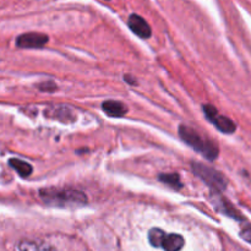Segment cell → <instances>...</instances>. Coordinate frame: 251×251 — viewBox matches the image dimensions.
I'll list each match as a JSON object with an SVG mask.
<instances>
[{"mask_svg": "<svg viewBox=\"0 0 251 251\" xmlns=\"http://www.w3.org/2000/svg\"><path fill=\"white\" fill-rule=\"evenodd\" d=\"M179 136L191 149L202 154L207 161H215L218 157L220 150H218L217 145L213 144L212 141H210L206 137L203 139L193 127L188 126V125H180L179 126Z\"/></svg>", "mask_w": 251, "mask_h": 251, "instance_id": "cell-2", "label": "cell"}, {"mask_svg": "<svg viewBox=\"0 0 251 251\" xmlns=\"http://www.w3.org/2000/svg\"><path fill=\"white\" fill-rule=\"evenodd\" d=\"M159 180L162 183L167 184L168 186H171L172 189H176V190H180L183 188V183L180 180V176L176 173H162L159 174Z\"/></svg>", "mask_w": 251, "mask_h": 251, "instance_id": "cell-13", "label": "cell"}, {"mask_svg": "<svg viewBox=\"0 0 251 251\" xmlns=\"http://www.w3.org/2000/svg\"><path fill=\"white\" fill-rule=\"evenodd\" d=\"M124 80L126 81V82H129L130 85H135V83H137L136 80H135V78H132L131 75H125Z\"/></svg>", "mask_w": 251, "mask_h": 251, "instance_id": "cell-16", "label": "cell"}, {"mask_svg": "<svg viewBox=\"0 0 251 251\" xmlns=\"http://www.w3.org/2000/svg\"><path fill=\"white\" fill-rule=\"evenodd\" d=\"M37 88L39 91H43V92H54V91L58 90V86L53 81H43V82L37 85Z\"/></svg>", "mask_w": 251, "mask_h": 251, "instance_id": "cell-14", "label": "cell"}, {"mask_svg": "<svg viewBox=\"0 0 251 251\" xmlns=\"http://www.w3.org/2000/svg\"><path fill=\"white\" fill-rule=\"evenodd\" d=\"M191 171L203 183L207 184L215 193H221V191L226 190V188H227V178L221 172L212 168V167L205 166L200 162H191Z\"/></svg>", "mask_w": 251, "mask_h": 251, "instance_id": "cell-3", "label": "cell"}, {"mask_svg": "<svg viewBox=\"0 0 251 251\" xmlns=\"http://www.w3.org/2000/svg\"><path fill=\"white\" fill-rule=\"evenodd\" d=\"M240 235H242L243 239L247 240L248 243H250V244H251V230L250 229L243 230V232L240 233Z\"/></svg>", "mask_w": 251, "mask_h": 251, "instance_id": "cell-15", "label": "cell"}, {"mask_svg": "<svg viewBox=\"0 0 251 251\" xmlns=\"http://www.w3.org/2000/svg\"><path fill=\"white\" fill-rule=\"evenodd\" d=\"M39 198L46 205L58 208H77L88 202L85 193L74 188H43L39 190Z\"/></svg>", "mask_w": 251, "mask_h": 251, "instance_id": "cell-1", "label": "cell"}, {"mask_svg": "<svg viewBox=\"0 0 251 251\" xmlns=\"http://www.w3.org/2000/svg\"><path fill=\"white\" fill-rule=\"evenodd\" d=\"M127 26H129V28L131 29L136 36H139L140 38L142 39L150 38L152 34L151 26H150L149 22H147L144 17L140 16V15H130L129 19H127Z\"/></svg>", "mask_w": 251, "mask_h": 251, "instance_id": "cell-8", "label": "cell"}, {"mask_svg": "<svg viewBox=\"0 0 251 251\" xmlns=\"http://www.w3.org/2000/svg\"><path fill=\"white\" fill-rule=\"evenodd\" d=\"M202 109L208 122L212 123L221 132L228 135L234 134L235 130H237V125H235V123L232 119H229L226 115H221L218 110L211 104H203Z\"/></svg>", "mask_w": 251, "mask_h": 251, "instance_id": "cell-5", "label": "cell"}, {"mask_svg": "<svg viewBox=\"0 0 251 251\" xmlns=\"http://www.w3.org/2000/svg\"><path fill=\"white\" fill-rule=\"evenodd\" d=\"M9 164L20 176H22V178H27V176H31L32 172H33V168H32L31 164L27 163V162L25 161H21V159L19 158H11L9 161Z\"/></svg>", "mask_w": 251, "mask_h": 251, "instance_id": "cell-12", "label": "cell"}, {"mask_svg": "<svg viewBox=\"0 0 251 251\" xmlns=\"http://www.w3.org/2000/svg\"><path fill=\"white\" fill-rule=\"evenodd\" d=\"M102 109L110 118H122L127 113L126 105L119 100H104L102 103Z\"/></svg>", "mask_w": 251, "mask_h": 251, "instance_id": "cell-10", "label": "cell"}, {"mask_svg": "<svg viewBox=\"0 0 251 251\" xmlns=\"http://www.w3.org/2000/svg\"><path fill=\"white\" fill-rule=\"evenodd\" d=\"M19 251H56L50 244H47L43 242H37V240H21L17 244Z\"/></svg>", "mask_w": 251, "mask_h": 251, "instance_id": "cell-11", "label": "cell"}, {"mask_svg": "<svg viewBox=\"0 0 251 251\" xmlns=\"http://www.w3.org/2000/svg\"><path fill=\"white\" fill-rule=\"evenodd\" d=\"M149 242L153 248H161L164 251H180L185 245L183 235L176 233H166L161 228L150 229Z\"/></svg>", "mask_w": 251, "mask_h": 251, "instance_id": "cell-4", "label": "cell"}, {"mask_svg": "<svg viewBox=\"0 0 251 251\" xmlns=\"http://www.w3.org/2000/svg\"><path fill=\"white\" fill-rule=\"evenodd\" d=\"M47 118H53V119L59 120L63 123H73L75 122L76 117L74 114L73 109L66 105H59V107H53L46 109Z\"/></svg>", "mask_w": 251, "mask_h": 251, "instance_id": "cell-9", "label": "cell"}, {"mask_svg": "<svg viewBox=\"0 0 251 251\" xmlns=\"http://www.w3.org/2000/svg\"><path fill=\"white\" fill-rule=\"evenodd\" d=\"M49 42V37L39 32H28L20 34L16 38V47L21 49H38L43 48Z\"/></svg>", "mask_w": 251, "mask_h": 251, "instance_id": "cell-6", "label": "cell"}, {"mask_svg": "<svg viewBox=\"0 0 251 251\" xmlns=\"http://www.w3.org/2000/svg\"><path fill=\"white\" fill-rule=\"evenodd\" d=\"M211 202H212L213 207L218 211V212L223 213L226 216H229V217L234 218V220H243V217L240 216V212H238L235 210L234 206L229 202L226 198H223L220 193H215L213 191L211 194Z\"/></svg>", "mask_w": 251, "mask_h": 251, "instance_id": "cell-7", "label": "cell"}]
</instances>
